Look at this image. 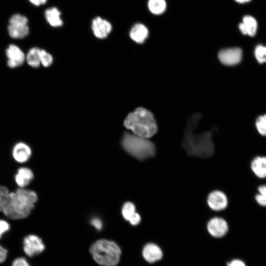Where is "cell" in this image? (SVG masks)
I'll list each match as a JSON object with an SVG mask.
<instances>
[{"label": "cell", "mask_w": 266, "mask_h": 266, "mask_svg": "<svg viewBox=\"0 0 266 266\" xmlns=\"http://www.w3.org/2000/svg\"><path fill=\"white\" fill-rule=\"evenodd\" d=\"M200 117V114H195L189 118L185 130L182 144L189 155L208 158L213 154L214 151L212 133L210 132L197 134L194 133Z\"/></svg>", "instance_id": "6da1fadb"}, {"label": "cell", "mask_w": 266, "mask_h": 266, "mask_svg": "<svg viewBox=\"0 0 266 266\" xmlns=\"http://www.w3.org/2000/svg\"><path fill=\"white\" fill-rule=\"evenodd\" d=\"M37 198L33 191L19 188L15 192H10L8 202L2 212L11 219L25 218L34 207Z\"/></svg>", "instance_id": "7a4b0ae2"}, {"label": "cell", "mask_w": 266, "mask_h": 266, "mask_svg": "<svg viewBox=\"0 0 266 266\" xmlns=\"http://www.w3.org/2000/svg\"><path fill=\"white\" fill-rule=\"evenodd\" d=\"M124 125L133 134L146 138L153 136L158 130L153 114L142 107L130 113L125 119Z\"/></svg>", "instance_id": "3957f363"}, {"label": "cell", "mask_w": 266, "mask_h": 266, "mask_svg": "<svg viewBox=\"0 0 266 266\" xmlns=\"http://www.w3.org/2000/svg\"><path fill=\"white\" fill-rule=\"evenodd\" d=\"M94 261L102 266H115L118 264L122 253L120 247L114 241L101 239L90 248Z\"/></svg>", "instance_id": "277c9868"}, {"label": "cell", "mask_w": 266, "mask_h": 266, "mask_svg": "<svg viewBox=\"0 0 266 266\" xmlns=\"http://www.w3.org/2000/svg\"><path fill=\"white\" fill-rule=\"evenodd\" d=\"M122 144L128 153L140 160L151 157L155 153V146L151 141L134 134L126 133Z\"/></svg>", "instance_id": "5b68a950"}, {"label": "cell", "mask_w": 266, "mask_h": 266, "mask_svg": "<svg viewBox=\"0 0 266 266\" xmlns=\"http://www.w3.org/2000/svg\"><path fill=\"white\" fill-rule=\"evenodd\" d=\"M9 36L14 39H22L29 33L28 18L20 14L12 15L9 19L7 28Z\"/></svg>", "instance_id": "8992f818"}, {"label": "cell", "mask_w": 266, "mask_h": 266, "mask_svg": "<svg viewBox=\"0 0 266 266\" xmlns=\"http://www.w3.org/2000/svg\"><path fill=\"white\" fill-rule=\"evenodd\" d=\"M91 28L94 35L100 39L106 38L113 28L110 21L100 16H97L92 19Z\"/></svg>", "instance_id": "52a82bcc"}, {"label": "cell", "mask_w": 266, "mask_h": 266, "mask_svg": "<svg viewBox=\"0 0 266 266\" xmlns=\"http://www.w3.org/2000/svg\"><path fill=\"white\" fill-rule=\"evenodd\" d=\"M23 249L26 254L32 257L42 253L45 249V246L38 236L30 234L24 239Z\"/></svg>", "instance_id": "ba28073f"}, {"label": "cell", "mask_w": 266, "mask_h": 266, "mask_svg": "<svg viewBox=\"0 0 266 266\" xmlns=\"http://www.w3.org/2000/svg\"><path fill=\"white\" fill-rule=\"evenodd\" d=\"M242 57V51L238 47L224 49L218 54L220 61L226 66H234L239 64Z\"/></svg>", "instance_id": "9c48e42d"}, {"label": "cell", "mask_w": 266, "mask_h": 266, "mask_svg": "<svg viewBox=\"0 0 266 266\" xmlns=\"http://www.w3.org/2000/svg\"><path fill=\"white\" fill-rule=\"evenodd\" d=\"M6 55L7 65L10 68H15L22 65L25 60L26 56L22 50L17 45L11 44L7 48Z\"/></svg>", "instance_id": "30bf717a"}, {"label": "cell", "mask_w": 266, "mask_h": 266, "mask_svg": "<svg viewBox=\"0 0 266 266\" xmlns=\"http://www.w3.org/2000/svg\"><path fill=\"white\" fill-rule=\"evenodd\" d=\"M209 233L215 237H221L225 235L228 230L227 222L223 219L215 217L209 221L207 225Z\"/></svg>", "instance_id": "8fae6325"}, {"label": "cell", "mask_w": 266, "mask_h": 266, "mask_svg": "<svg viewBox=\"0 0 266 266\" xmlns=\"http://www.w3.org/2000/svg\"><path fill=\"white\" fill-rule=\"evenodd\" d=\"M209 207L214 210H221L225 209L228 204L226 195L222 192L215 191L211 193L207 200Z\"/></svg>", "instance_id": "7c38bea8"}, {"label": "cell", "mask_w": 266, "mask_h": 266, "mask_svg": "<svg viewBox=\"0 0 266 266\" xmlns=\"http://www.w3.org/2000/svg\"><path fill=\"white\" fill-rule=\"evenodd\" d=\"M238 28L243 34L254 36L257 32L258 22L252 16L245 15L243 17L242 22L239 24Z\"/></svg>", "instance_id": "4fadbf2b"}, {"label": "cell", "mask_w": 266, "mask_h": 266, "mask_svg": "<svg viewBox=\"0 0 266 266\" xmlns=\"http://www.w3.org/2000/svg\"><path fill=\"white\" fill-rule=\"evenodd\" d=\"M31 155V149L24 142L17 143L13 148V157L18 163H23L26 162L30 159Z\"/></svg>", "instance_id": "5bb4252c"}, {"label": "cell", "mask_w": 266, "mask_h": 266, "mask_svg": "<svg viewBox=\"0 0 266 266\" xmlns=\"http://www.w3.org/2000/svg\"><path fill=\"white\" fill-rule=\"evenodd\" d=\"M148 30L141 23H136L131 28L129 36L131 39L137 43H143L148 36Z\"/></svg>", "instance_id": "9a60e30c"}, {"label": "cell", "mask_w": 266, "mask_h": 266, "mask_svg": "<svg viewBox=\"0 0 266 266\" xmlns=\"http://www.w3.org/2000/svg\"><path fill=\"white\" fill-rule=\"evenodd\" d=\"M142 256L147 262L152 263L162 258L163 252L161 248L156 244L148 243L143 248Z\"/></svg>", "instance_id": "2e32d148"}, {"label": "cell", "mask_w": 266, "mask_h": 266, "mask_svg": "<svg viewBox=\"0 0 266 266\" xmlns=\"http://www.w3.org/2000/svg\"><path fill=\"white\" fill-rule=\"evenodd\" d=\"M44 17L47 23L52 27L59 28L64 24L62 13L56 7L46 9L44 12Z\"/></svg>", "instance_id": "e0dca14e"}, {"label": "cell", "mask_w": 266, "mask_h": 266, "mask_svg": "<svg viewBox=\"0 0 266 266\" xmlns=\"http://www.w3.org/2000/svg\"><path fill=\"white\" fill-rule=\"evenodd\" d=\"M33 178L32 170L28 167H22L18 169L15 175V181L19 188H24L28 185Z\"/></svg>", "instance_id": "ac0fdd59"}, {"label": "cell", "mask_w": 266, "mask_h": 266, "mask_svg": "<svg viewBox=\"0 0 266 266\" xmlns=\"http://www.w3.org/2000/svg\"><path fill=\"white\" fill-rule=\"evenodd\" d=\"M251 167L255 174L259 178L266 177V157H256L252 161Z\"/></svg>", "instance_id": "d6986e66"}, {"label": "cell", "mask_w": 266, "mask_h": 266, "mask_svg": "<svg viewBox=\"0 0 266 266\" xmlns=\"http://www.w3.org/2000/svg\"><path fill=\"white\" fill-rule=\"evenodd\" d=\"M40 50L38 47L31 48L26 56L25 60L29 66L33 67H37L40 64Z\"/></svg>", "instance_id": "ffe728a7"}, {"label": "cell", "mask_w": 266, "mask_h": 266, "mask_svg": "<svg viewBox=\"0 0 266 266\" xmlns=\"http://www.w3.org/2000/svg\"><path fill=\"white\" fill-rule=\"evenodd\" d=\"M148 7L153 14H161L166 10V2L165 0H149Z\"/></svg>", "instance_id": "44dd1931"}, {"label": "cell", "mask_w": 266, "mask_h": 266, "mask_svg": "<svg viewBox=\"0 0 266 266\" xmlns=\"http://www.w3.org/2000/svg\"><path fill=\"white\" fill-rule=\"evenodd\" d=\"M254 55L259 63H266V45H257L255 48Z\"/></svg>", "instance_id": "7402d4cb"}, {"label": "cell", "mask_w": 266, "mask_h": 266, "mask_svg": "<svg viewBox=\"0 0 266 266\" xmlns=\"http://www.w3.org/2000/svg\"><path fill=\"white\" fill-rule=\"evenodd\" d=\"M10 192L7 188L0 186V211L2 212L9 200Z\"/></svg>", "instance_id": "603a6c76"}, {"label": "cell", "mask_w": 266, "mask_h": 266, "mask_svg": "<svg viewBox=\"0 0 266 266\" xmlns=\"http://www.w3.org/2000/svg\"><path fill=\"white\" fill-rule=\"evenodd\" d=\"M135 212V207L133 203L127 202L124 204L122 213L123 217L126 220L129 221Z\"/></svg>", "instance_id": "cb8c5ba5"}, {"label": "cell", "mask_w": 266, "mask_h": 266, "mask_svg": "<svg viewBox=\"0 0 266 266\" xmlns=\"http://www.w3.org/2000/svg\"><path fill=\"white\" fill-rule=\"evenodd\" d=\"M256 127L261 135L266 136V114L259 116L257 118Z\"/></svg>", "instance_id": "d4e9b609"}, {"label": "cell", "mask_w": 266, "mask_h": 266, "mask_svg": "<svg viewBox=\"0 0 266 266\" xmlns=\"http://www.w3.org/2000/svg\"><path fill=\"white\" fill-rule=\"evenodd\" d=\"M258 189L259 194L256 196V200L259 205L266 206V185L259 186Z\"/></svg>", "instance_id": "484cf974"}, {"label": "cell", "mask_w": 266, "mask_h": 266, "mask_svg": "<svg viewBox=\"0 0 266 266\" xmlns=\"http://www.w3.org/2000/svg\"><path fill=\"white\" fill-rule=\"evenodd\" d=\"M40 64L45 67L50 66L53 62L52 55L43 49L40 50Z\"/></svg>", "instance_id": "4316f807"}, {"label": "cell", "mask_w": 266, "mask_h": 266, "mask_svg": "<svg viewBox=\"0 0 266 266\" xmlns=\"http://www.w3.org/2000/svg\"><path fill=\"white\" fill-rule=\"evenodd\" d=\"M9 229L10 225L7 221L3 220H0V238H1L4 233L9 230Z\"/></svg>", "instance_id": "83f0119b"}, {"label": "cell", "mask_w": 266, "mask_h": 266, "mask_svg": "<svg viewBox=\"0 0 266 266\" xmlns=\"http://www.w3.org/2000/svg\"><path fill=\"white\" fill-rule=\"evenodd\" d=\"M12 266H30L26 259L23 257L16 259L12 263Z\"/></svg>", "instance_id": "f1b7e54d"}, {"label": "cell", "mask_w": 266, "mask_h": 266, "mask_svg": "<svg viewBox=\"0 0 266 266\" xmlns=\"http://www.w3.org/2000/svg\"><path fill=\"white\" fill-rule=\"evenodd\" d=\"M141 220V218L139 214L135 212L132 217L129 219V221L133 225H136L139 224Z\"/></svg>", "instance_id": "f546056e"}, {"label": "cell", "mask_w": 266, "mask_h": 266, "mask_svg": "<svg viewBox=\"0 0 266 266\" xmlns=\"http://www.w3.org/2000/svg\"><path fill=\"white\" fill-rule=\"evenodd\" d=\"M91 223L93 226L98 230H100L102 228V224L100 220L98 218H94L92 221Z\"/></svg>", "instance_id": "4dcf8cb0"}, {"label": "cell", "mask_w": 266, "mask_h": 266, "mask_svg": "<svg viewBox=\"0 0 266 266\" xmlns=\"http://www.w3.org/2000/svg\"><path fill=\"white\" fill-rule=\"evenodd\" d=\"M7 250L0 245V263H3L6 259Z\"/></svg>", "instance_id": "1f68e13d"}, {"label": "cell", "mask_w": 266, "mask_h": 266, "mask_svg": "<svg viewBox=\"0 0 266 266\" xmlns=\"http://www.w3.org/2000/svg\"><path fill=\"white\" fill-rule=\"evenodd\" d=\"M228 266H245V264L241 260H233L227 264Z\"/></svg>", "instance_id": "d6a6232c"}, {"label": "cell", "mask_w": 266, "mask_h": 266, "mask_svg": "<svg viewBox=\"0 0 266 266\" xmlns=\"http://www.w3.org/2000/svg\"><path fill=\"white\" fill-rule=\"evenodd\" d=\"M31 3L36 6L45 4L48 0H28Z\"/></svg>", "instance_id": "836d02e7"}, {"label": "cell", "mask_w": 266, "mask_h": 266, "mask_svg": "<svg viewBox=\"0 0 266 266\" xmlns=\"http://www.w3.org/2000/svg\"><path fill=\"white\" fill-rule=\"evenodd\" d=\"M236 2L239 3H244L250 1L251 0H234Z\"/></svg>", "instance_id": "e575fe53"}]
</instances>
